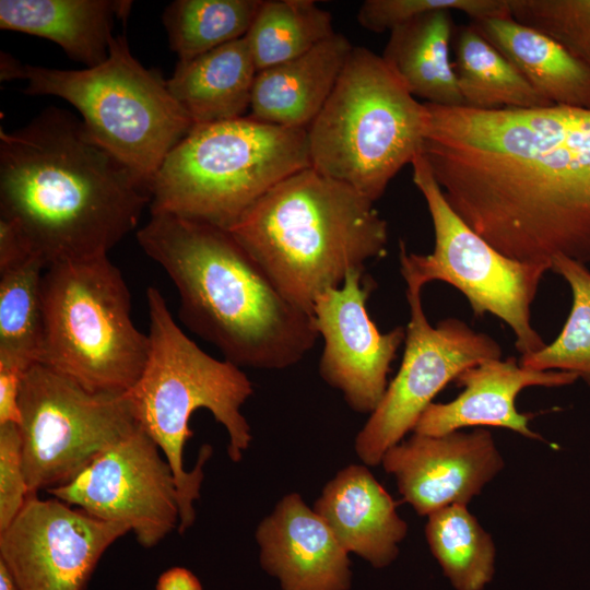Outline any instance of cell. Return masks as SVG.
Returning a JSON list of instances; mask_svg holds the SVG:
<instances>
[{
    "mask_svg": "<svg viewBox=\"0 0 590 590\" xmlns=\"http://www.w3.org/2000/svg\"><path fill=\"white\" fill-rule=\"evenodd\" d=\"M0 590H20L2 562H0Z\"/></svg>",
    "mask_w": 590,
    "mask_h": 590,
    "instance_id": "obj_37",
    "label": "cell"
},
{
    "mask_svg": "<svg viewBox=\"0 0 590 590\" xmlns=\"http://www.w3.org/2000/svg\"><path fill=\"white\" fill-rule=\"evenodd\" d=\"M424 104L423 153L469 227L517 261L590 262V109Z\"/></svg>",
    "mask_w": 590,
    "mask_h": 590,
    "instance_id": "obj_1",
    "label": "cell"
},
{
    "mask_svg": "<svg viewBox=\"0 0 590 590\" xmlns=\"http://www.w3.org/2000/svg\"><path fill=\"white\" fill-rule=\"evenodd\" d=\"M425 535L444 574L457 590H483L495 570V545L465 505L430 514Z\"/></svg>",
    "mask_w": 590,
    "mask_h": 590,
    "instance_id": "obj_27",
    "label": "cell"
},
{
    "mask_svg": "<svg viewBox=\"0 0 590 590\" xmlns=\"http://www.w3.org/2000/svg\"><path fill=\"white\" fill-rule=\"evenodd\" d=\"M552 271L571 288L569 316L551 344L522 355L519 364L535 370L571 373L590 387V270L585 263L557 256L552 261Z\"/></svg>",
    "mask_w": 590,
    "mask_h": 590,
    "instance_id": "obj_30",
    "label": "cell"
},
{
    "mask_svg": "<svg viewBox=\"0 0 590 590\" xmlns=\"http://www.w3.org/2000/svg\"><path fill=\"white\" fill-rule=\"evenodd\" d=\"M260 563L282 590H347V552L303 498L284 496L258 526Z\"/></svg>",
    "mask_w": 590,
    "mask_h": 590,
    "instance_id": "obj_17",
    "label": "cell"
},
{
    "mask_svg": "<svg viewBox=\"0 0 590 590\" xmlns=\"http://www.w3.org/2000/svg\"><path fill=\"white\" fill-rule=\"evenodd\" d=\"M30 495L22 459V440L14 423L0 425V531L16 517Z\"/></svg>",
    "mask_w": 590,
    "mask_h": 590,
    "instance_id": "obj_33",
    "label": "cell"
},
{
    "mask_svg": "<svg viewBox=\"0 0 590 590\" xmlns=\"http://www.w3.org/2000/svg\"><path fill=\"white\" fill-rule=\"evenodd\" d=\"M343 548L382 568L399 553L408 533L396 503L369 470L351 464L324 486L314 506Z\"/></svg>",
    "mask_w": 590,
    "mask_h": 590,
    "instance_id": "obj_19",
    "label": "cell"
},
{
    "mask_svg": "<svg viewBox=\"0 0 590 590\" xmlns=\"http://www.w3.org/2000/svg\"><path fill=\"white\" fill-rule=\"evenodd\" d=\"M19 408L30 495L68 483L139 427L127 393L90 391L42 363L26 370Z\"/></svg>",
    "mask_w": 590,
    "mask_h": 590,
    "instance_id": "obj_11",
    "label": "cell"
},
{
    "mask_svg": "<svg viewBox=\"0 0 590 590\" xmlns=\"http://www.w3.org/2000/svg\"><path fill=\"white\" fill-rule=\"evenodd\" d=\"M2 81H27L24 93L70 103L93 138L149 182L167 154L194 128L167 82L131 54L125 36H114L108 58L83 70L22 64L8 57Z\"/></svg>",
    "mask_w": 590,
    "mask_h": 590,
    "instance_id": "obj_8",
    "label": "cell"
},
{
    "mask_svg": "<svg viewBox=\"0 0 590 590\" xmlns=\"http://www.w3.org/2000/svg\"><path fill=\"white\" fill-rule=\"evenodd\" d=\"M470 24L552 105L590 109V67L557 42L512 17Z\"/></svg>",
    "mask_w": 590,
    "mask_h": 590,
    "instance_id": "obj_23",
    "label": "cell"
},
{
    "mask_svg": "<svg viewBox=\"0 0 590 590\" xmlns=\"http://www.w3.org/2000/svg\"><path fill=\"white\" fill-rule=\"evenodd\" d=\"M155 590H202V586L189 569L173 567L161 574Z\"/></svg>",
    "mask_w": 590,
    "mask_h": 590,
    "instance_id": "obj_36",
    "label": "cell"
},
{
    "mask_svg": "<svg viewBox=\"0 0 590 590\" xmlns=\"http://www.w3.org/2000/svg\"><path fill=\"white\" fill-rule=\"evenodd\" d=\"M427 109L381 56L353 47L321 111L307 129L310 166L373 202L422 151Z\"/></svg>",
    "mask_w": 590,
    "mask_h": 590,
    "instance_id": "obj_7",
    "label": "cell"
},
{
    "mask_svg": "<svg viewBox=\"0 0 590 590\" xmlns=\"http://www.w3.org/2000/svg\"><path fill=\"white\" fill-rule=\"evenodd\" d=\"M352 49L345 36L334 33L306 54L258 71L250 117L307 130L330 97Z\"/></svg>",
    "mask_w": 590,
    "mask_h": 590,
    "instance_id": "obj_20",
    "label": "cell"
},
{
    "mask_svg": "<svg viewBox=\"0 0 590 590\" xmlns=\"http://www.w3.org/2000/svg\"><path fill=\"white\" fill-rule=\"evenodd\" d=\"M47 264L32 256L0 271V362L32 366L44 347L42 281Z\"/></svg>",
    "mask_w": 590,
    "mask_h": 590,
    "instance_id": "obj_28",
    "label": "cell"
},
{
    "mask_svg": "<svg viewBox=\"0 0 590 590\" xmlns=\"http://www.w3.org/2000/svg\"><path fill=\"white\" fill-rule=\"evenodd\" d=\"M148 182L71 111L0 130V217L48 266L108 256L150 205Z\"/></svg>",
    "mask_w": 590,
    "mask_h": 590,
    "instance_id": "obj_2",
    "label": "cell"
},
{
    "mask_svg": "<svg viewBox=\"0 0 590 590\" xmlns=\"http://www.w3.org/2000/svg\"><path fill=\"white\" fill-rule=\"evenodd\" d=\"M262 0H176L163 13L170 49L191 60L246 36Z\"/></svg>",
    "mask_w": 590,
    "mask_h": 590,
    "instance_id": "obj_29",
    "label": "cell"
},
{
    "mask_svg": "<svg viewBox=\"0 0 590 590\" xmlns=\"http://www.w3.org/2000/svg\"><path fill=\"white\" fill-rule=\"evenodd\" d=\"M403 498L420 516L468 505L504 468V459L485 428L445 435L416 434L389 448L381 459Z\"/></svg>",
    "mask_w": 590,
    "mask_h": 590,
    "instance_id": "obj_16",
    "label": "cell"
},
{
    "mask_svg": "<svg viewBox=\"0 0 590 590\" xmlns=\"http://www.w3.org/2000/svg\"><path fill=\"white\" fill-rule=\"evenodd\" d=\"M307 167L305 129L250 116L198 125L150 180V211L229 229L272 187Z\"/></svg>",
    "mask_w": 590,
    "mask_h": 590,
    "instance_id": "obj_6",
    "label": "cell"
},
{
    "mask_svg": "<svg viewBox=\"0 0 590 590\" xmlns=\"http://www.w3.org/2000/svg\"><path fill=\"white\" fill-rule=\"evenodd\" d=\"M257 68L246 37L178 61L167 87L196 126L244 117Z\"/></svg>",
    "mask_w": 590,
    "mask_h": 590,
    "instance_id": "obj_22",
    "label": "cell"
},
{
    "mask_svg": "<svg viewBox=\"0 0 590 590\" xmlns=\"http://www.w3.org/2000/svg\"><path fill=\"white\" fill-rule=\"evenodd\" d=\"M412 179L422 193L434 228L432 253L409 252L399 243L400 271L406 286L423 287L442 281L458 288L475 316L492 314L507 323L522 355L546 344L531 323V306L545 264L510 259L469 227L451 209L423 150L411 162Z\"/></svg>",
    "mask_w": 590,
    "mask_h": 590,
    "instance_id": "obj_10",
    "label": "cell"
},
{
    "mask_svg": "<svg viewBox=\"0 0 590 590\" xmlns=\"http://www.w3.org/2000/svg\"><path fill=\"white\" fill-rule=\"evenodd\" d=\"M422 288L406 286L410 320L396 377L355 438V451L378 465L386 451L413 430L436 394L465 369L502 357L499 344L464 321L447 318L433 327L423 309Z\"/></svg>",
    "mask_w": 590,
    "mask_h": 590,
    "instance_id": "obj_12",
    "label": "cell"
},
{
    "mask_svg": "<svg viewBox=\"0 0 590 590\" xmlns=\"http://www.w3.org/2000/svg\"><path fill=\"white\" fill-rule=\"evenodd\" d=\"M160 451L138 427L47 493L96 519L127 526L143 547H153L179 524L176 480Z\"/></svg>",
    "mask_w": 590,
    "mask_h": 590,
    "instance_id": "obj_13",
    "label": "cell"
},
{
    "mask_svg": "<svg viewBox=\"0 0 590 590\" xmlns=\"http://www.w3.org/2000/svg\"><path fill=\"white\" fill-rule=\"evenodd\" d=\"M577 379L571 373L522 367L515 357L488 359L463 370L456 378L463 391L450 402H432L413 432L438 436L469 426H494L542 440L529 427L530 416L518 412L517 396L528 387H562Z\"/></svg>",
    "mask_w": 590,
    "mask_h": 590,
    "instance_id": "obj_18",
    "label": "cell"
},
{
    "mask_svg": "<svg viewBox=\"0 0 590 590\" xmlns=\"http://www.w3.org/2000/svg\"><path fill=\"white\" fill-rule=\"evenodd\" d=\"M452 13L429 11L398 25L381 55L414 97L446 107L464 106L450 59Z\"/></svg>",
    "mask_w": 590,
    "mask_h": 590,
    "instance_id": "obj_24",
    "label": "cell"
},
{
    "mask_svg": "<svg viewBox=\"0 0 590 590\" xmlns=\"http://www.w3.org/2000/svg\"><path fill=\"white\" fill-rule=\"evenodd\" d=\"M42 294L39 363L93 392H128L144 369L150 340L132 321L128 285L108 256L48 266Z\"/></svg>",
    "mask_w": 590,
    "mask_h": 590,
    "instance_id": "obj_9",
    "label": "cell"
},
{
    "mask_svg": "<svg viewBox=\"0 0 590 590\" xmlns=\"http://www.w3.org/2000/svg\"><path fill=\"white\" fill-rule=\"evenodd\" d=\"M435 10L458 11L470 20L511 17L508 0H366L357 21L369 32L384 33Z\"/></svg>",
    "mask_w": 590,
    "mask_h": 590,
    "instance_id": "obj_32",
    "label": "cell"
},
{
    "mask_svg": "<svg viewBox=\"0 0 590 590\" xmlns=\"http://www.w3.org/2000/svg\"><path fill=\"white\" fill-rule=\"evenodd\" d=\"M128 532L56 497L31 494L0 531V562L20 590H85L103 554Z\"/></svg>",
    "mask_w": 590,
    "mask_h": 590,
    "instance_id": "obj_14",
    "label": "cell"
},
{
    "mask_svg": "<svg viewBox=\"0 0 590 590\" xmlns=\"http://www.w3.org/2000/svg\"><path fill=\"white\" fill-rule=\"evenodd\" d=\"M132 2L120 0H1L0 27L49 39L69 58L93 68L103 63L116 17Z\"/></svg>",
    "mask_w": 590,
    "mask_h": 590,
    "instance_id": "obj_21",
    "label": "cell"
},
{
    "mask_svg": "<svg viewBox=\"0 0 590 590\" xmlns=\"http://www.w3.org/2000/svg\"><path fill=\"white\" fill-rule=\"evenodd\" d=\"M30 367L20 363H0V425L19 424L21 384Z\"/></svg>",
    "mask_w": 590,
    "mask_h": 590,
    "instance_id": "obj_34",
    "label": "cell"
},
{
    "mask_svg": "<svg viewBox=\"0 0 590 590\" xmlns=\"http://www.w3.org/2000/svg\"><path fill=\"white\" fill-rule=\"evenodd\" d=\"M453 70L464 106L480 110L552 106L470 23L456 26Z\"/></svg>",
    "mask_w": 590,
    "mask_h": 590,
    "instance_id": "obj_25",
    "label": "cell"
},
{
    "mask_svg": "<svg viewBox=\"0 0 590 590\" xmlns=\"http://www.w3.org/2000/svg\"><path fill=\"white\" fill-rule=\"evenodd\" d=\"M150 347L144 369L128 391L138 426L158 446L170 465L177 485L179 524L184 533L196 519L193 502L200 497L202 467L212 453L204 445L193 470L184 468V447L193 433L191 415L209 410L228 434L227 452L234 462L250 441V426L241 405L253 388L240 367L217 359L200 349L179 328L162 293L146 290Z\"/></svg>",
    "mask_w": 590,
    "mask_h": 590,
    "instance_id": "obj_5",
    "label": "cell"
},
{
    "mask_svg": "<svg viewBox=\"0 0 590 590\" xmlns=\"http://www.w3.org/2000/svg\"><path fill=\"white\" fill-rule=\"evenodd\" d=\"M35 256L19 229L0 217V271L22 263Z\"/></svg>",
    "mask_w": 590,
    "mask_h": 590,
    "instance_id": "obj_35",
    "label": "cell"
},
{
    "mask_svg": "<svg viewBox=\"0 0 590 590\" xmlns=\"http://www.w3.org/2000/svg\"><path fill=\"white\" fill-rule=\"evenodd\" d=\"M334 33L331 13L312 0H262L245 37L260 71L306 54Z\"/></svg>",
    "mask_w": 590,
    "mask_h": 590,
    "instance_id": "obj_26",
    "label": "cell"
},
{
    "mask_svg": "<svg viewBox=\"0 0 590 590\" xmlns=\"http://www.w3.org/2000/svg\"><path fill=\"white\" fill-rule=\"evenodd\" d=\"M374 203L310 166L272 187L227 231L312 316L320 294L386 255L388 226Z\"/></svg>",
    "mask_w": 590,
    "mask_h": 590,
    "instance_id": "obj_4",
    "label": "cell"
},
{
    "mask_svg": "<svg viewBox=\"0 0 590 590\" xmlns=\"http://www.w3.org/2000/svg\"><path fill=\"white\" fill-rule=\"evenodd\" d=\"M511 17L590 67V0H508Z\"/></svg>",
    "mask_w": 590,
    "mask_h": 590,
    "instance_id": "obj_31",
    "label": "cell"
},
{
    "mask_svg": "<svg viewBox=\"0 0 590 590\" xmlns=\"http://www.w3.org/2000/svg\"><path fill=\"white\" fill-rule=\"evenodd\" d=\"M374 287L364 269H353L341 286L320 294L312 309L324 342L319 374L358 413H371L378 406L389 385L390 365L406 333L403 327L387 333L378 330L367 310Z\"/></svg>",
    "mask_w": 590,
    "mask_h": 590,
    "instance_id": "obj_15",
    "label": "cell"
},
{
    "mask_svg": "<svg viewBox=\"0 0 590 590\" xmlns=\"http://www.w3.org/2000/svg\"><path fill=\"white\" fill-rule=\"evenodd\" d=\"M137 240L176 287L181 322L225 361L283 369L314 347L319 337L314 317L278 290L229 231L155 213Z\"/></svg>",
    "mask_w": 590,
    "mask_h": 590,
    "instance_id": "obj_3",
    "label": "cell"
}]
</instances>
